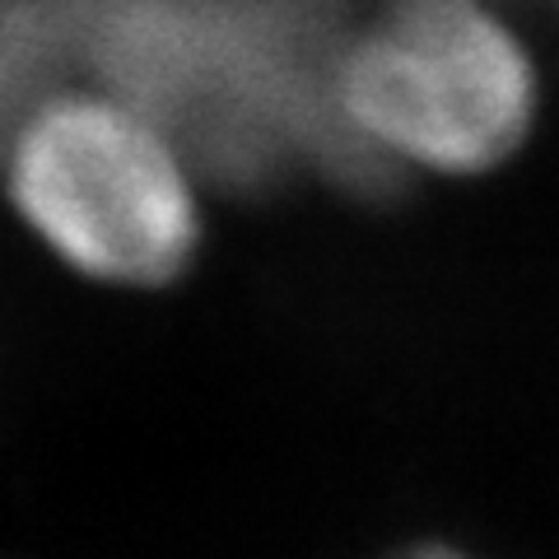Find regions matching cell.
<instances>
[{
  "label": "cell",
  "instance_id": "3",
  "mask_svg": "<svg viewBox=\"0 0 559 559\" xmlns=\"http://www.w3.org/2000/svg\"><path fill=\"white\" fill-rule=\"evenodd\" d=\"M51 28L38 5H0V145L20 135V117L51 61Z\"/></svg>",
  "mask_w": 559,
  "mask_h": 559
},
{
  "label": "cell",
  "instance_id": "2",
  "mask_svg": "<svg viewBox=\"0 0 559 559\" xmlns=\"http://www.w3.org/2000/svg\"><path fill=\"white\" fill-rule=\"evenodd\" d=\"M24 219L70 266L117 285L178 275L197 242V205L168 140L117 103L61 98L10 145Z\"/></svg>",
  "mask_w": 559,
  "mask_h": 559
},
{
  "label": "cell",
  "instance_id": "1",
  "mask_svg": "<svg viewBox=\"0 0 559 559\" xmlns=\"http://www.w3.org/2000/svg\"><path fill=\"white\" fill-rule=\"evenodd\" d=\"M331 98L392 173H485L532 131L536 66L480 0H401L345 51Z\"/></svg>",
  "mask_w": 559,
  "mask_h": 559
},
{
  "label": "cell",
  "instance_id": "4",
  "mask_svg": "<svg viewBox=\"0 0 559 559\" xmlns=\"http://www.w3.org/2000/svg\"><path fill=\"white\" fill-rule=\"evenodd\" d=\"M429 559H448V555H429Z\"/></svg>",
  "mask_w": 559,
  "mask_h": 559
}]
</instances>
